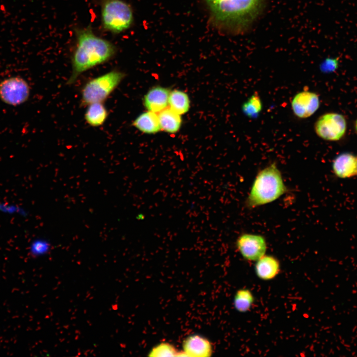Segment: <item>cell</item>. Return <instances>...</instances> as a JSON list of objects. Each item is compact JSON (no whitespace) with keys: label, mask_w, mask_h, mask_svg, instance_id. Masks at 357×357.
<instances>
[{"label":"cell","mask_w":357,"mask_h":357,"mask_svg":"<svg viewBox=\"0 0 357 357\" xmlns=\"http://www.w3.org/2000/svg\"><path fill=\"white\" fill-rule=\"evenodd\" d=\"M71 56L72 72L66 84H73L83 72L111 60L117 53L115 44L96 35L89 25L75 30Z\"/></svg>","instance_id":"cell-1"},{"label":"cell","mask_w":357,"mask_h":357,"mask_svg":"<svg viewBox=\"0 0 357 357\" xmlns=\"http://www.w3.org/2000/svg\"><path fill=\"white\" fill-rule=\"evenodd\" d=\"M287 191L281 172L275 163L258 172L246 200L250 209L276 201Z\"/></svg>","instance_id":"cell-2"},{"label":"cell","mask_w":357,"mask_h":357,"mask_svg":"<svg viewBox=\"0 0 357 357\" xmlns=\"http://www.w3.org/2000/svg\"><path fill=\"white\" fill-rule=\"evenodd\" d=\"M262 0H206L214 19L230 27H241L257 16Z\"/></svg>","instance_id":"cell-3"},{"label":"cell","mask_w":357,"mask_h":357,"mask_svg":"<svg viewBox=\"0 0 357 357\" xmlns=\"http://www.w3.org/2000/svg\"><path fill=\"white\" fill-rule=\"evenodd\" d=\"M133 19L132 9L123 0H101V21L104 31L119 34L131 25Z\"/></svg>","instance_id":"cell-4"},{"label":"cell","mask_w":357,"mask_h":357,"mask_svg":"<svg viewBox=\"0 0 357 357\" xmlns=\"http://www.w3.org/2000/svg\"><path fill=\"white\" fill-rule=\"evenodd\" d=\"M125 74L114 69L89 80L81 90V102L88 105L103 102L124 78Z\"/></svg>","instance_id":"cell-5"},{"label":"cell","mask_w":357,"mask_h":357,"mask_svg":"<svg viewBox=\"0 0 357 357\" xmlns=\"http://www.w3.org/2000/svg\"><path fill=\"white\" fill-rule=\"evenodd\" d=\"M30 92L28 83L19 76L5 79L0 83V99L8 105L17 106L26 102Z\"/></svg>","instance_id":"cell-6"},{"label":"cell","mask_w":357,"mask_h":357,"mask_svg":"<svg viewBox=\"0 0 357 357\" xmlns=\"http://www.w3.org/2000/svg\"><path fill=\"white\" fill-rule=\"evenodd\" d=\"M345 117L340 114L330 113L321 116L315 124L318 136L328 141H337L342 138L346 130Z\"/></svg>","instance_id":"cell-7"},{"label":"cell","mask_w":357,"mask_h":357,"mask_svg":"<svg viewBox=\"0 0 357 357\" xmlns=\"http://www.w3.org/2000/svg\"><path fill=\"white\" fill-rule=\"evenodd\" d=\"M236 246L244 259L255 262L266 254L267 248L263 236L250 233L240 235L237 239Z\"/></svg>","instance_id":"cell-8"},{"label":"cell","mask_w":357,"mask_h":357,"mask_svg":"<svg viewBox=\"0 0 357 357\" xmlns=\"http://www.w3.org/2000/svg\"><path fill=\"white\" fill-rule=\"evenodd\" d=\"M320 101L314 92L303 91L297 94L292 101V108L294 114L299 118L311 116L319 107Z\"/></svg>","instance_id":"cell-9"},{"label":"cell","mask_w":357,"mask_h":357,"mask_svg":"<svg viewBox=\"0 0 357 357\" xmlns=\"http://www.w3.org/2000/svg\"><path fill=\"white\" fill-rule=\"evenodd\" d=\"M170 90L157 86L151 88L144 95L143 103L147 111L158 113L168 107Z\"/></svg>","instance_id":"cell-10"},{"label":"cell","mask_w":357,"mask_h":357,"mask_svg":"<svg viewBox=\"0 0 357 357\" xmlns=\"http://www.w3.org/2000/svg\"><path fill=\"white\" fill-rule=\"evenodd\" d=\"M185 356L189 357H207L212 353V346L206 338L198 335L188 337L182 344Z\"/></svg>","instance_id":"cell-11"},{"label":"cell","mask_w":357,"mask_h":357,"mask_svg":"<svg viewBox=\"0 0 357 357\" xmlns=\"http://www.w3.org/2000/svg\"><path fill=\"white\" fill-rule=\"evenodd\" d=\"M254 270L257 277L269 281L275 278L280 271V263L275 257L265 254L255 261Z\"/></svg>","instance_id":"cell-12"},{"label":"cell","mask_w":357,"mask_h":357,"mask_svg":"<svg viewBox=\"0 0 357 357\" xmlns=\"http://www.w3.org/2000/svg\"><path fill=\"white\" fill-rule=\"evenodd\" d=\"M332 168L334 173L340 178L352 177L357 174V159L353 154L342 153L334 160Z\"/></svg>","instance_id":"cell-13"},{"label":"cell","mask_w":357,"mask_h":357,"mask_svg":"<svg viewBox=\"0 0 357 357\" xmlns=\"http://www.w3.org/2000/svg\"><path fill=\"white\" fill-rule=\"evenodd\" d=\"M132 125L139 131L148 134H155L161 130L158 114L147 110L138 115Z\"/></svg>","instance_id":"cell-14"},{"label":"cell","mask_w":357,"mask_h":357,"mask_svg":"<svg viewBox=\"0 0 357 357\" xmlns=\"http://www.w3.org/2000/svg\"><path fill=\"white\" fill-rule=\"evenodd\" d=\"M157 114L161 130L171 134L176 133L179 130L182 124L181 115L169 107Z\"/></svg>","instance_id":"cell-15"},{"label":"cell","mask_w":357,"mask_h":357,"mask_svg":"<svg viewBox=\"0 0 357 357\" xmlns=\"http://www.w3.org/2000/svg\"><path fill=\"white\" fill-rule=\"evenodd\" d=\"M108 116V111L103 103L95 102L88 105L84 118L90 126L98 127L104 124Z\"/></svg>","instance_id":"cell-16"},{"label":"cell","mask_w":357,"mask_h":357,"mask_svg":"<svg viewBox=\"0 0 357 357\" xmlns=\"http://www.w3.org/2000/svg\"><path fill=\"white\" fill-rule=\"evenodd\" d=\"M168 107L180 115L186 113L190 107V101L187 94L180 90L170 92Z\"/></svg>","instance_id":"cell-17"},{"label":"cell","mask_w":357,"mask_h":357,"mask_svg":"<svg viewBox=\"0 0 357 357\" xmlns=\"http://www.w3.org/2000/svg\"><path fill=\"white\" fill-rule=\"evenodd\" d=\"M254 301L252 293L248 289H241L236 293L234 298V306L239 312L244 313L249 311Z\"/></svg>","instance_id":"cell-18"},{"label":"cell","mask_w":357,"mask_h":357,"mask_svg":"<svg viewBox=\"0 0 357 357\" xmlns=\"http://www.w3.org/2000/svg\"><path fill=\"white\" fill-rule=\"evenodd\" d=\"M262 107L259 96L257 94H254L242 105V110L247 116L255 118L261 112Z\"/></svg>","instance_id":"cell-19"},{"label":"cell","mask_w":357,"mask_h":357,"mask_svg":"<svg viewBox=\"0 0 357 357\" xmlns=\"http://www.w3.org/2000/svg\"><path fill=\"white\" fill-rule=\"evenodd\" d=\"M175 347L168 343H161L154 347L149 353L148 356L152 357L180 356Z\"/></svg>","instance_id":"cell-20"},{"label":"cell","mask_w":357,"mask_h":357,"mask_svg":"<svg viewBox=\"0 0 357 357\" xmlns=\"http://www.w3.org/2000/svg\"><path fill=\"white\" fill-rule=\"evenodd\" d=\"M50 244L47 241L38 240L34 241L31 246V253L34 256L43 255L48 253L50 248Z\"/></svg>","instance_id":"cell-21"},{"label":"cell","mask_w":357,"mask_h":357,"mask_svg":"<svg viewBox=\"0 0 357 357\" xmlns=\"http://www.w3.org/2000/svg\"><path fill=\"white\" fill-rule=\"evenodd\" d=\"M338 64V60L337 59H326L323 63V68L327 69H334L336 68Z\"/></svg>","instance_id":"cell-22"},{"label":"cell","mask_w":357,"mask_h":357,"mask_svg":"<svg viewBox=\"0 0 357 357\" xmlns=\"http://www.w3.org/2000/svg\"><path fill=\"white\" fill-rule=\"evenodd\" d=\"M356 130H357V122H356Z\"/></svg>","instance_id":"cell-23"}]
</instances>
